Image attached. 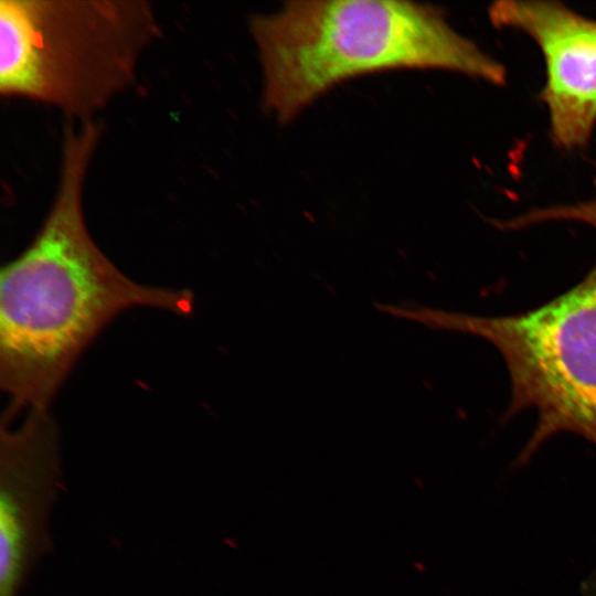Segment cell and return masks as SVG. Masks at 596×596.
I'll return each mask as SVG.
<instances>
[{
    "mask_svg": "<svg viewBox=\"0 0 596 596\" xmlns=\"http://www.w3.org/2000/svg\"><path fill=\"white\" fill-rule=\"evenodd\" d=\"M100 134L94 119L65 125L51 207L28 247L1 268L0 383L10 397L1 424L26 407L47 411L79 355L120 312L192 311L190 290L131 280L94 242L83 199Z\"/></svg>",
    "mask_w": 596,
    "mask_h": 596,
    "instance_id": "obj_1",
    "label": "cell"
},
{
    "mask_svg": "<svg viewBox=\"0 0 596 596\" xmlns=\"http://www.w3.org/2000/svg\"><path fill=\"white\" fill-rule=\"evenodd\" d=\"M263 106L286 124L334 86L397 70H438L492 85L505 67L458 33L445 11L402 0H298L249 19Z\"/></svg>",
    "mask_w": 596,
    "mask_h": 596,
    "instance_id": "obj_2",
    "label": "cell"
},
{
    "mask_svg": "<svg viewBox=\"0 0 596 596\" xmlns=\"http://www.w3.org/2000/svg\"><path fill=\"white\" fill-rule=\"evenodd\" d=\"M159 35L143 0H1L0 92L92 120L136 82Z\"/></svg>",
    "mask_w": 596,
    "mask_h": 596,
    "instance_id": "obj_3",
    "label": "cell"
},
{
    "mask_svg": "<svg viewBox=\"0 0 596 596\" xmlns=\"http://www.w3.org/2000/svg\"><path fill=\"white\" fill-rule=\"evenodd\" d=\"M400 315L490 342L511 381L509 415L535 409L536 427L519 461L567 432L596 445V267L575 287L526 312L480 317L436 309Z\"/></svg>",
    "mask_w": 596,
    "mask_h": 596,
    "instance_id": "obj_4",
    "label": "cell"
},
{
    "mask_svg": "<svg viewBox=\"0 0 596 596\" xmlns=\"http://www.w3.org/2000/svg\"><path fill=\"white\" fill-rule=\"evenodd\" d=\"M1 427L0 596H19L52 549L49 522L62 475L58 430L47 411H30L17 428Z\"/></svg>",
    "mask_w": 596,
    "mask_h": 596,
    "instance_id": "obj_5",
    "label": "cell"
},
{
    "mask_svg": "<svg viewBox=\"0 0 596 596\" xmlns=\"http://www.w3.org/2000/svg\"><path fill=\"white\" fill-rule=\"evenodd\" d=\"M493 26L529 35L541 49L546 81L540 94L553 141L574 150L596 125V20L557 1L502 0L488 8Z\"/></svg>",
    "mask_w": 596,
    "mask_h": 596,
    "instance_id": "obj_6",
    "label": "cell"
},
{
    "mask_svg": "<svg viewBox=\"0 0 596 596\" xmlns=\"http://www.w3.org/2000/svg\"><path fill=\"white\" fill-rule=\"evenodd\" d=\"M595 194L592 199L574 204L550 206L545 212L547 221H575L588 224L596 231V179Z\"/></svg>",
    "mask_w": 596,
    "mask_h": 596,
    "instance_id": "obj_7",
    "label": "cell"
},
{
    "mask_svg": "<svg viewBox=\"0 0 596 596\" xmlns=\"http://www.w3.org/2000/svg\"><path fill=\"white\" fill-rule=\"evenodd\" d=\"M596 596V595H595Z\"/></svg>",
    "mask_w": 596,
    "mask_h": 596,
    "instance_id": "obj_8",
    "label": "cell"
}]
</instances>
